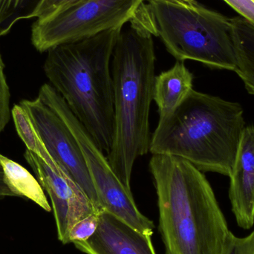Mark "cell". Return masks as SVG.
Here are the masks:
<instances>
[{
	"label": "cell",
	"instance_id": "6da1fadb",
	"mask_svg": "<svg viewBox=\"0 0 254 254\" xmlns=\"http://www.w3.org/2000/svg\"><path fill=\"white\" fill-rule=\"evenodd\" d=\"M149 170L166 254H224L232 232L204 173L167 155H152Z\"/></svg>",
	"mask_w": 254,
	"mask_h": 254
},
{
	"label": "cell",
	"instance_id": "7a4b0ae2",
	"mask_svg": "<svg viewBox=\"0 0 254 254\" xmlns=\"http://www.w3.org/2000/svg\"><path fill=\"white\" fill-rule=\"evenodd\" d=\"M122 28L112 58L114 134L107 155L121 182L131 190L136 160L149 152V115L153 101L155 54L152 34L136 14Z\"/></svg>",
	"mask_w": 254,
	"mask_h": 254
},
{
	"label": "cell",
	"instance_id": "3957f363",
	"mask_svg": "<svg viewBox=\"0 0 254 254\" xmlns=\"http://www.w3.org/2000/svg\"><path fill=\"white\" fill-rule=\"evenodd\" d=\"M122 28L55 46L48 51L44 64L50 84L106 155L111 149L114 134L110 65Z\"/></svg>",
	"mask_w": 254,
	"mask_h": 254
},
{
	"label": "cell",
	"instance_id": "277c9868",
	"mask_svg": "<svg viewBox=\"0 0 254 254\" xmlns=\"http://www.w3.org/2000/svg\"><path fill=\"white\" fill-rule=\"evenodd\" d=\"M246 127L239 103L192 89L173 113L159 119L149 152L178 157L202 173L229 177Z\"/></svg>",
	"mask_w": 254,
	"mask_h": 254
},
{
	"label": "cell",
	"instance_id": "5b68a950",
	"mask_svg": "<svg viewBox=\"0 0 254 254\" xmlns=\"http://www.w3.org/2000/svg\"><path fill=\"white\" fill-rule=\"evenodd\" d=\"M138 13L177 61H197L211 68L235 71L231 18L198 2L170 0H146Z\"/></svg>",
	"mask_w": 254,
	"mask_h": 254
},
{
	"label": "cell",
	"instance_id": "8992f818",
	"mask_svg": "<svg viewBox=\"0 0 254 254\" xmlns=\"http://www.w3.org/2000/svg\"><path fill=\"white\" fill-rule=\"evenodd\" d=\"M37 97L61 116L78 142L101 210L111 213L140 232L152 237L155 228L153 222L140 213L131 190L127 188L116 176L107 155L71 113L64 98L50 83H44L40 87Z\"/></svg>",
	"mask_w": 254,
	"mask_h": 254
},
{
	"label": "cell",
	"instance_id": "52a82bcc",
	"mask_svg": "<svg viewBox=\"0 0 254 254\" xmlns=\"http://www.w3.org/2000/svg\"><path fill=\"white\" fill-rule=\"evenodd\" d=\"M146 0H85L38 18L31 28V43L38 52L122 28Z\"/></svg>",
	"mask_w": 254,
	"mask_h": 254
},
{
	"label": "cell",
	"instance_id": "ba28073f",
	"mask_svg": "<svg viewBox=\"0 0 254 254\" xmlns=\"http://www.w3.org/2000/svg\"><path fill=\"white\" fill-rule=\"evenodd\" d=\"M19 105L55 162L84 191L97 210L102 211L80 145L61 116L38 97L22 100Z\"/></svg>",
	"mask_w": 254,
	"mask_h": 254
},
{
	"label": "cell",
	"instance_id": "9c48e42d",
	"mask_svg": "<svg viewBox=\"0 0 254 254\" xmlns=\"http://www.w3.org/2000/svg\"><path fill=\"white\" fill-rule=\"evenodd\" d=\"M25 159L52 201L58 240L68 244L72 227L97 210L84 191L55 162L47 150L37 155L26 149Z\"/></svg>",
	"mask_w": 254,
	"mask_h": 254
},
{
	"label": "cell",
	"instance_id": "30bf717a",
	"mask_svg": "<svg viewBox=\"0 0 254 254\" xmlns=\"http://www.w3.org/2000/svg\"><path fill=\"white\" fill-rule=\"evenodd\" d=\"M151 237L102 210L95 234L86 241L73 244L86 254H156Z\"/></svg>",
	"mask_w": 254,
	"mask_h": 254
},
{
	"label": "cell",
	"instance_id": "8fae6325",
	"mask_svg": "<svg viewBox=\"0 0 254 254\" xmlns=\"http://www.w3.org/2000/svg\"><path fill=\"white\" fill-rule=\"evenodd\" d=\"M229 198L239 227L254 225V126L246 127L230 175Z\"/></svg>",
	"mask_w": 254,
	"mask_h": 254
},
{
	"label": "cell",
	"instance_id": "7c38bea8",
	"mask_svg": "<svg viewBox=\"0 0 254 254\" xmlns=\"http://www.w3.org/2000/svg\"><path fill=\"white\" fill-rule=\"evenodd\" d=\"M193 74L183 61H177L171 68L155 76L153 101L159 119L167 117L185 101L193 89Z\"/></svg>",
	"mask_w": 254,
	"mask_h": 254
},
{
	"label": "cell",
	"instance_id": "4fadbf2b",
	"mask_svg": "<svg viewBox=\"0 0 254 254\" xmlns=\"http://www.w3.org/2000/svg\"><path fill=\"white\" fill-rule=\"evenodd\" d=\"M238 74L249 94L254 95V23L239 16L231 18Z\"/></svg>",
	"mask_w": 254,
	"mask_h": 254
},
{
	"label": "cell",
	"instance_id": "5bb4252c",
	"mask_svg": "<svg viewBox=\"0 0 254 254\" xmlns=\"http://www.w3.org/2000/svg\"><path fill=\"white\" fill-rule=\"evenodd\" d=\"M0 164L4 181L16 196H22L34 201L47 212L52 210L41 185L25 167L0 154Z\"/></svg>",
	"mask_w": 254,
	"mask_h": 254
},
{
	"label": "cell",
	"instance_id": "9a60e30c",
	"mask_svg": "<svg viewBox=\"0 0 254 254\" xmlns=\"http://www.w3.org/2000/svg\"><path fill=\"white\" fill-rule=\"evenodd\" d=\"M43 0H0V37L19 19L35 17Z\"/></svg>",
	"mask_w": 254,
	"mask_h": 254
},
{
	"label": "cell",
	"instance_id": "2e32d148",
	"mask_svg": "<svg viewBox=\"0 0 254 254\" xmlns=\"http://www.w3.org/2000/svg\"><path fill=\"white\" fill-rule=\"evenodd\" d=\"M99 223V212L92 213L77 222L68 234V243L83 242L95 234Z\"/></svg>",
	"mask_w": 254,
	"mask_h": 254
},
{
	"label": "cell",
	"instance_id": "e0dca14e",
	"mask_svg": "<svg viewBox=\"0 0 254 254\" xmlns=\"http://www.w3.org/2000/svg\"><path fill=\"white\" fill-rule=\"evenodd\" d=\"M10 92L4 74V65L0 55V134L4 131L11 116Z\"/></svg>",
	"mask_w": 254,
	"mask_h": 254
},
{
	"label": "cell",
	"instance_id": "ac0fdd59",
	"mask_svg": "<svg viewBox=\"0 0 254 254\" xmlns=\"http://www.w3.org/2000/svg\"><path fill=\"white\" fill-rule=\"evenodd\" d=\"M254 231L246 237H237L231 233L224 254H254Z\"/></svg>",
	"mask_w": 254,
	"mask_h": 254
},
{
	"label": "cell",
	"instance_id": "d6986e66",
	"mask_svg": "<svg viewBox=\"0 0 254 254\" xmlns=\"http://www.w3.org/2000/svg\"><path fill=\"white\" fill-rule=\"evenodd\" d=\"M83 1L85 0H43L36 12L35 17H37V19L45 17L58 10L70 7Z\"/></svg>",
	"mask_w": 254,
	"mask_h": 254
},
{
	"label": "cell",
	"instance_id": "ffe728a7",
	"mask_svg": "<svg viewBox=\"0 0 254 254\" xmlns=\"http://www.w3.org/2000/svg\"></svg>",
	"mask_w": 254,
	"mask_h": 254
}]
</instances>
